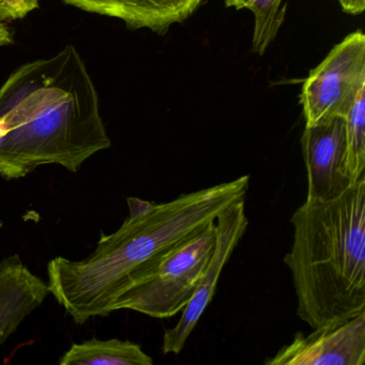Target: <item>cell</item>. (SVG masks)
<instances>
[{
	"label": "cell",
	"instance_id": "1",
	"mask_svg": "<svg viewBox=\"0 0 365 365\" xmlns=\"http://www.w3.org/2000/svg\"><path fill=\"white\" fill-rule=\"evenodd\" d=\"M110 145L97 89L71 44L21 66L0 87V177L6 180L48 164L78 172Z\"/></svg>",
	"mask_w": 365,
	"mask_h": 365
},
{
	"label": "cell",
	"instance_id": "2",
	"mask_svg": "<svg viewBox=\"0 0 365 365\" xmlns=\"http://www.w3.org/2000/svg\"><path fill=\"white\" fill-rule=\"evenodd\" d=\"M250 176L181 194L148 215L128 217L117 232L102 235L97 249L80 262L56 257L48 264V287L59 304L83 324L113 312L130 277L155 256L215 221L228 206L245 198Z\"/></svg>",
	"mask_w": 365,
	"mask_h": 365
},
{
	"label": "cell",
	"instance_id": "3",
	"mask_svg": "<svg viewBox=\"0 0 365 365\" xmlns=\"http://www.w3.org/2000/svg\"><path fill=\"white\" fill-rule=\"evenodd\" d=\"M284 262L297 315L312 329L365 312V177L330 200H305Z\"/></svg>",
	"mask_w": 365,
	"mask_h": 365
},
{
	"label": "cell",
	"instance_id": "4",
	"mask_svg": "<svg viewBox=\"0 0 365 365\" xmlns=\"http://www.w3.org/2000/svg\"><path fill=\"white\" fill-rule=\"evenodd\" d=\"M215 245V221L149 260L130 277L113 312L132 309L153 318L182 312L195 294Z\"/></svg>",
	"mask_w": 365,
	"mask_h": 365
},
{
	"label": "cell",
	"instance_id": "5",
	"mask_svg": "<svg viewBox=\"0 0 365 365\" xmlns=\"http://www.w3.org/2000/svg\"><path fill=\"white\" fill-rule=\"evenodd\" d=\"M364 84L365 36L356 31L336 44L303 83L300 102L305 125L345 117Z\"/></svg>",
	"mask_w": 365,
	"mask_h": 365
},
{
	"label": "cell",
	"instance_id": "6",
	"mask_svg": "<svg viewBox=\"0 0 365 365\" xmlns=\"http://www.w3.org/2000/svg\"><path fill=\"white\" fill-rule=\"evenodd\" d=\"M247 225L249 220L245 213V198L232 202L217 215L212 255L195 294L182 309L180 319L174 328L164 333L162 344L164 354H178L182 351L187 339L197 326L209 303L212 301L222 271L247 232Z\"/></svg>",
	"mask_w": 365,
	"mask_h": 365
},
{
	"label": "cell",
	"instance_id": "7",
	"mask_svg": "<svg viewBox=\"0 0 365 365\" xmlns=\"http://www.w3.org/2000/svg\"><path fill=\"white\" fill-rule=\"evenodd\" d=\"M305 335L297 333L268 365H363L365 363V312L332 320Z\"/></svg>",
	"mask_w": 365,
	"mask_h": 365
},
{
	"label": "cell",
	"instance_id": "8",
	"mask_svg": "<svg viewBox=\"0 0 365 365\" xmlns=\"http://www.w3.org/2000/svg\"><path fill=\"white\" fill-rule=\"evenodd\" d=\"M301 149L307 170V200H334L354 185L345 166L344 117L305 125Z\"/></svg>",
	"mask_w": 365,
	"mask_h": 365
},
{
	"label": "cell",
	"instance_id": "9",
	"mask_svg": "<svg viewBox=\"0 0 365 365\" xmlns=\"http://www.w3.org/2000/svg\"><path fill=\"white\" fill-rule=\"evenodd\" d=\"M89 14L123 21L129 29H147L163 35L185 22L204 0H63Z\"/></svg>",
	"mask_w": 365,
	"mask_h": 365
},
{
	"label": "cell",
	"instance_id": "10",
	"mask_svg": "<svg viewBox=\"0 0 365 365\" xmlns=\"http://www.w3.org/2000/svg\"><path fill=\"white\" fill-rule=\"evenodd\" d=\"M51 294L48 284L12 255L0 262V345Z\"/></svg>",
	"mask_w": 365,
	"mask_h": 365
},
{
	"label": "cell",
	"instance_id": "11",
	"mask_svg": "<svg viewBox=\"0 0 365 365\" xmlns=\"http://www.w3.org/2000/svg\"><path fill=\"white\" fill-rule=\"evenodd\" d=\"M61 365H153L140 345L118 339H93L73 344L59 360Z\"/></svg>",
	"mask_w": 365,
	"mask_h": 365
},
{
	"label": "cell",
	"instance_id": "12",
	"mask_svg": "<svg viewBox=\"0 0 365 365\" xmlns=\"http://www.w3.org/2000/svg\"><path fill=\"white\" fill-rule=\"evenodd\" d=\"M345 166L352 183L365 177V84L345 117Z\"/></svg>",
	"mask_w": 365,
	"mask_h": 365
},
{
	"label": "cell",
	"instance_id": "13",
	"mask_svg": "<svg viewBox=\"0 0 365 365\" xmlns=\"http://www.w3.org/2000/svg\"><path fill=\"white\" fill-rule=\"evenodd\" d=\"M247 9L254 14L252 50L262 56L277 38L285 16L283 0H249Z\"/></svg>",
	"mask_w": 365,
	"mask_h": 365
},
{
	"label": "cell",
	"instance_id": "14",
	"mask_svg": "<svg viewBox=\"0 0 365 365\" xmlns=\"http://www.w3.org/2000/svg\"><path fill=\"white\" fill-rule=\"evenodd\" d=\"M40 0H0V20L24 19L39 8Z\"/></svg>",
	"mask_w": 365,
	"mask_h": 365
},
{
	"label": "cell",
	"instance_id": "15",
	"mask_svg": "<svg viewBox=\"0 0 365 365\" xmlns=\"http://www.w3.org/2000/svg\"><path fill=\"white\" fill-rule=\"evenodd\" d=\"M128 206H129L130 217H138L142 215H148L149 212L157 208L158 205L153 202L140 200L136 197L127 198Z\"/></svg>",
	"mask_w": 365,
	"mask_h": 365
},
{
	"label": "cell",
	"instance_id": "16",
	"mask_svg": "<svg viewBox=\"0 0 365 365\" xmlns=\"http://www.w3.org/2000/svg\"><path fill=\"white\" fill-rule=\"evenodd\" d=\"M345 14L359 16L365 10V0H337Z\"/></svg>",
	"mask_w": 365,
	"mask_h": 365
},
{
	"label": "cell",
	"instance_id": "17",
	"mask_svg": "<svg viewBox=\"0 0 365 365\" xmlns=\"http://www.w3.org/2000/svg\"><path fill=\"white\" fill-rule=\"evenodd\" d=\"M12 42H14V40H12V36L10 34L9 29L5 25L0 23V48L9 46V44H12Z\"/></svg>",
	"mask_w": 365,
	"mask_h": 365
},
{
	"label": "cell",
	"instance_id": "18",
	"mask_svg": "<svg viewBox=\"0 0 365 365\" xmlns=\"http://www.w3.org/2000/svg\"><path fill=\"white\" fill-rule=\"evenodd\" d=\"M226 7H232L237 10L247 9L249 0H224Z\"/></svg>",
	"mask_w": 365,
	"mask_h": 365
},
{
	"label": "cell",
	"instance_id": "19",
	"mask_svg": "<svg viewBox=\"0 0 365 365\" xmlns=\"http://www.w3.org/2000/svg\"><path fill=\"white\" fill-rule=\"evenodd\" d=\"M3 227V222L0 221V228Z\"/></svg>",
	"mask_w": 365,
	"mask_h": 365
}]
</instances>
